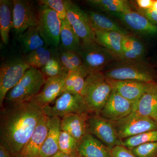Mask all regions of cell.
<instances>
[{
	"label": "cell",
	"mask_w": 157,
	"mask_h": 157,
	"mask_svg": "<svg viewBox=\"0 0 157 157\" xmlns=\"http://www.w3.org/2000/svg\"><path fill=\"white\" fill-rule=\"evenodd\" d=\"M157 142V129L141 133L122 140V145L130 150L144 144Z\"/></svg>",
	"instance_id": "31"
},
{
	"label": "cell",
	"mask_w": 157,
	"mask_h": 157,
	"mask_svg": "<svg viewBox=\"0 0 157 157\" xmlns=\"http://www.w3.org/2000/svg\"><path fill=\"white\" fill-rule=\"evenodd\" d=\"M86 78V77L81 70L68 72L65 78L63 93H70L82 96Z\"/></svg>",
	"instance_id": "29"
},
{
	"label": "cell",
	"mask_w": 157,
	"mask_h": 157,
	"mask_svg": "<svg viewBox=\"0 0 157 157\" xmlns=\"http://www.w3.org/2000/svg\"><path fill=\"white\" fill-rule=\"evenodd\" d=\"M48 117L42 116L26 145L18 157H40V153L48 132Z\"/></svg>",
	"instance_id": "16"
},
{
	"label": "cell",
	"mask_w": 157,
	"mask_h": 157,
	"mask_svg": "<svg viewBox=\"0 0 157 157\" xmlns=\"http://www.w3.org/2000/svg\"><path fill=\"white\" fill-rule=\"evenodd\" d=\"M86 124L88 133L94 135L110 149L118 145H122V140L119 138L112 121L100 115H95L88 117Z\"/></svg>",
	"instance_id": "11"
},
{
	"label": "cell",
	"mask_w": 157,
	"mask_h": 157,
	"mask_svg": "<svg viewBox=\"0 0 157 157\" xmlns=\"http://www.w3.org/2000/svg\"><path fill=\"white\" fill-rule=\"evenodd\" d=\"M137 12L142 14L155 25H157V11L152 9H142L137 8Z\"/></svg>",
	"instance_id": "38"
},
{
	"label": "cell",
	"mask_w": 157,
	"mask_h": 157,
	"mask_svg": "<svg viewBox=\"0 0 157 157\" xmlns=\"http://www.w3.org/2000/svg\"><path fill=\"white\" fill-rule=\"evenodd\" d=\"M55 48L45 45L23 57L30 67L40 70L50 60Z\"/></svg>",
	"instance_id": "27"
},
{
	"label": "cell",
	"mask_w": 157,
	"mask_h": 157,
	"mask_svg": "<svg viewBox=\"0 0 157 157\" xmlns=\"http://www.w3.org/2000/svg\"><path fill=\"white\" fill-rule=\"evenodd\" d=\"M43 114L48 117L62 118L71 113L88 112L81 95L64 92L56 100L52 106L47 105L42 108Z\"/></svg>",
	"instance_id": "9"
},
{
	"label": "cell",
	"mask_w": 157,
	"mask_h": 157,
	"mask_svg": "<svg viewBox=\"0 0 157 157\" xmlns=\"http://www.w3.org/2000/svg\"><path fill=\"white\" fill-rule=\"evenodd\" d=\"M133 112L152 119L157 112V83L152 82L141 98L134 104Z\"/></svg>",
	"instance_id": "22"
},
{
	"label": "cell",
	"mask_w": 157,
	"mask_h": 157,
	"mask_svg": "<svg viewBox=\"0 0 157 157\" xmlns=\"http://www.w3.org/2000/svg\"><path fill=\"white\" fill-rule=\"evenodd\" d=\"M151 9H152L154 11H157V1H154V2Z\"/></svg>",
	"instance_id": "43"
},
{
	"label": "cell",
	"mask_w": 157,
	"mask_h": 157,
	"mask_svg": "<svg viewBox=\"0 0 157 157\" xmlns=\"http://www.w3.org/2000/svg\"><path fill=\"white\" fill-rule=\"evenodd\" d=\"M40 70L47 78L68 73L62 64L58 48H55L50 60Z\"/></svg>",
	"instance_id": "30"
},
{
	"label": "cell",
	"mask_w": 157,
	"mask_h": 157,
	"mask_svg": "<svg viewBox=\"0 0 157 157\" xmlns=\"http://www.w3.org/2000/svg\"><path fill=\"white\" fill-rule=\"evenodd\" d=\"M78 152L81 157H112L111 150L89 133L78 142Z\"/></svg>",
	"instance_id": "19"
},
{
	"label": "cell",
	"mask_w": 157,
	"mask_h": 157,
	"mask_svg": "<svg viewBox=\"0 0 157 157\" xmlns=\"http://www.w3.org/2000/svg\"><path fill=\"white\" fill-rule=\"evenodd\" d=\"M59 56L62 64L66 71L68 72L70 71H76L70 61L68 51L66 50L60 45L58 48Z\"/></svg>",
	"instance_id": "36"
},
{
	"label": "cell",
	"mask_w": 157,
	"mask_h": 157,
	"mask_svg": "<svg viewBox=\"0 0 157 157\" xmlns=\"http://www.w3.org/2000/svg\"><path fill=\"white\" fill-rule=\"evenodd\" d=\"M112 121L119 138L122 140L157 129V123L153 119L135 112L118 120Z\"/></svg>",
	"instance_id": "7"
},
{
	"label": "cell",
	"mask_w": 157,
	"mask_h": 157,
	"mask_svg": "<svg viewBox=\"0 0 157 157\" xmlns=\"http://www.w3.org/2000/svg\"><path fill=\"white\" fill-rule=\"evenodd\" d=\"M18 38L22 52L25 55L45 45L39 34L38 25L29 28Z\"/></svg>",
	"instance_id": "25"
},
{
	"label": "cell",
	"mask_w": 157,
	"mask_h": 157,
	"mask_svg": "<svg viewBox=\"0 0 157 157\" xmlns=\"http://www.w3.org/2000/svg\"><path fill=\"white\" fill-rule=\"evenodd\" d=\"M77 52L82 59L81 71L86 77L90 74L100 72L105 66L117 58L95 42L81 43Z\"/></svg>",
	"instance_id": "4"
},
{
	"label": "cell",
	"mask_w": 157,
	"mask_h": 157,
	"mask_svg": "<svg viewBox=\"0 0 157 157\" xmlns=\"http://www.w3.org/2000/svg\"><path fill=\"white\" fill-rule=\"evenodd\" d=\"M2 107L1 144L11 156L18 157L44 115L42 108L32 100Z\"/></svg>",
	"instance_id": "1"
},
{
	"label": "cell",
	"mask_w": 157,
	"mask_h": 157,
	"mask_svg": "<svg viewBox=\"0 0 157 157\" xmlns=\"http://www.w3.org/2000/svg\"><path fill=\"white\" fill-rule=\"evenodd\" d=\"M65 3L67 19L79 37L81 43L95 42L94 30L86 12L72 1L65 0Z\"/></svg>",
	"instance_id": "10"
},
{
	"label": "cell",
	"mask_w": 157,
	"mask_h": 157,
	"mask_svg": "<svg viewBox=\"0 0 157 157\" xmlns=\"http://www.w3.org/2000/svg\"><path fill=\"white\" fill-rule=\"evenodd\" d=\"M46 79L41 70L30 68L19 82L8 92L4 102L12 105L30 101L41 91Z\"/></svg>",
	"instance_id": "3"
},
{
	"label": "cell",
	"mask_w": 157,
	"mask_h": 157,
	"mask_svg": "<svg viewBox=\"0 0 157 157\" xmlns=\"http://www.w3.org/2000/svg\"><path fill=\"white\" fill-rule=\"evenodd\" d=\"M75 157H81L80 155H79V154H78V153H77V154L76 155H75Z\"/></svg>",
	"instance_id": "45"
},
{
	"label": "cell",
	"mask_w": 157,
	"mask_h": 157,
	"mask_svg": "<svg viewBox=\"0 0 157 157\" xmlns=\"http://www.w3.org/2000/svg\"><path fill=\"white\" fill-rule=\"evenodd\" d=\"M133 109L134 104L113 89L99 115L108 120L117 121L129 115L133 112Z\"/></svg>",
	"instance_id": "13"
},
{
	"label": "cell",
	"mask_w": 157,
	"mask_h": 157,
	"mask_svg": "<svg viewBox=\"0 0 157 157\" xmlns=\"http://www.w3.org/2000/svg\"><path fill=\"white\" fill-rule=\"evenodd\" d=\"M78 152H77L73 155H67L61 151H59L56 154L54 155L51 157H75V155Z\"/></svg>",
	"instance_id": "42"
},
{
	"label": "cell",
	"mask_w": 157,
	"mask_h": 157,
	"mask_svg": "<svg viewBox=\"0 0 157 157\" xmlns=\"http://www.w3.org/2000/svg\"><path fill=\"white\" fill-rule=\"evenodd\" d=\"M0 157H12L7 149L0 144Z\"/></svg>",
	"instance_id": "41"
},
{
	"label": "cell",
	"mask_w": 157,
	"mask_h": 157,
	"mask_svg": "<svg viewBox=\"0 0 157 157\" xmlns=\"http://www.w3.org/2000/svg\"><path fill=\"white\" fill-rule=\"evenodd\" d=\"M60 45L66 50L77 52L81 42L70 23L66 19L61 20Z\"/></svg>",
	"instance_id": "26"
},
{
	"label": "cell",
	"mask_w": 157,
	"mask_h": 157,
	"mask_svg": "<svg viewBox=\"0 0 157 157\" xmlns=\"http://www.w3.org/2000/svg\"><path fill=\"white\" fill-rule=\"evenodd\" d=\"M88 118L86 113H71L65 116L61 120V130L72 135L78 143L88 133Z\"/></svg>",
	"instance_id": "18"
},
{
	"label": "cell",
	"mask_w": 157,
	"mask_h": 157,
	"mask_svg": "<svg viewBox=\"0 0 157 157\" xmlns=\"http://www.w3.org/2000/svg\"><path fill=\"white\" fill-rule=\"evenodd\" d=\"M78 142L67 132L61 131L59 140V151L67 155L78 152Z\"/></svg>",
	"instance_id": "32"
},
{
	"label": "cell",
	"mask_w": 157,
	"mask_h": 157,
	"mask_svg": "<svg viewBox=\"0 0 157 157\" xmlns=\"http://www.w3.org/2000/svg\"><path fill=\"white\" fill-rule=\"evenodd\" d=\"M112 157H137L129 149L123 145H118L111 149Z\"/></svg>",
	"instance_id": "37"
},
{
	"label": "cell",
	"mask_w": 157,
	"mask_h": 157,
	"mask_svg": "<svg viewBox=\"0 0 157 157\" xmlns=\"http://www.w3.org/2000/svg\"></svg>",
	"instance_id": "46"
},
{
	"label": "cell",
	"mask_w": 157,
	"mask_h": 157,
	"mask_svg": "<svg viewBox=\"0 0 157 157\" xmlns=\"http://www.w3.org/2000/svg\"><path fill=\"white\" fill-rule=\"evenodd\" d=\"M109 81L113 89L134 104L141 98L152 83L134 80H116L110 79Z\"/></svg>",
	"instance_id": "17"
},
{
	"label": "cell",
	"mask_w": 157,
	"mask_h": 157,
	"mask_svg": "<svg viewBox=\"0 0 157 157\" xmlns=\"http://www.w3.org/2000/svg\"><path fill=\"white\" fill-rule=\"evenodd\" d=\"M67 73L47 78L41 91L32 100L42 108L56 101L63 93Z\"/></svg>",
	"instance_id": "15"
},
{
	"label": "cell",
	"mask_w": 157,
	"mask_h": 157,
	"mask_svg": "<svg viewBox=\"0 0 157 157\" xmlns=\"http://www.w3.org/2000/svg\"><path fill=\"white\" fill-rule=\"evenodd\" d=\"M86 13L94 31L117 32L124 36L130 35L117 23L104 14L94 11H89Z\"/></svg>",
	"instance_id": "23"
},
{
	"label": "cell",
	"mask_w": 157,
	"mask_h": 157,
	"mask_svg": "<svg viewBox=\"0 0 157 157\" xmlns=\"http://www.w3.org/2000/svg\"><path fill=\"white\" fill-rule=\"evenodd\" d=\"M39 6L38 27L39 34L45 44L57 48L60 45L61 20L56 12L47 6Z\"/></svg>",
	"instance_id": "6"
},
{
	"label": "cell",
	"mask_w": 157,
	"mask_h": 157,
	"mask_svg": "<svg viewBox=\"0 0 157 157\" xmlns=\"http://www.w3.org/2000/svg\"><path fill=\"white\" fill-rule=\"evenodd\" d=\"M154 2L153 0H137L136 3L139 9H151Z\"/></svg>",
	"instance_id": "40"
},
{
	"label": "cell",
	"mask_w": 157,
	"mask_h": 157,
	"mask_svg": "<svg viewBox=\"0 0 157 157\" xmlns=\"http://www.w3.org/2000/svg\"><path fill=\"white\" fill-rule=\"evenodd\" d=\"M13 1H0V33L2 41L5 45L9 43V34L13 29Z\"/></svg>",
	"instance_id": "24"
},
{
	"label": "cell",
	"mask_w": 157,
	"mask_h": 157,
	"mask_svg": "<svg viewBox=\"0 0 157 157\" xmlns=\"http://www.w3.org/2000/svg\"><path fill=\"white\" fill-rule=\"evenodd\" d=\"M109 79L116 80H134L151 83L153 78L146 69L137 65H124L116 67L104 73Z\"/></svg>",
	"instance_id": "14"
},
{
	"label": "cell",
	"mask_w": 157,
	"mask_h": 157,
	"mask_svg": "<svg viewBox=\"0 0 157 157\" xmlns=\"http://www.w3.org/2000/svg\"><path fill=\"white\" fill-rule=\"evenodd\" d=\"M107 13L118 20L129 29L137 34L148 36L157 35V25L137 11L132 10L124 13Z\"/></svg>",
	"instance_id": "12"
},
{
	"label": "cell",
	"mask_w": 157,
	"mask_h": 157,
	"mask_svg": "<svg viewBox=\"0 0 157 157\" xmlns=\"http://www.w3.org/2000/svg\"><path fill=\"white\" fill-rule=\"evenodd\" d=\"M123 42L131 48L133 52L137 54L140 59H142L145 54V49L142 42L137 38L132 36H124Z\"/></svg>",
	"instance_id": "35"
},
{
	"label": "cell",
	"mask_w": 157,
	"mask_h": 157,
	"mask_svg": "<svg viewBox=\"0 0 157 157\" xmlns=\"http://www.w3.org/2000/svg\"><path fill=\"white\" fill-rule=\"evenodd\" d=\"M30 67L23 57L14 56L2 62L0 67V106L8 92L19 82Z\"/></svg>",
	"instance_id": "5"
},
{
	"label": "cell",
	"mask_w": 157,
	"mask_h": 157,
	"mask_svg": "<svg viewBox=\"0 0 157 157\" xmlns=\"http://www.w3.org/2000/svg\"><path fill=\"white\" fill-rule=\"evenodd\" d=\"M86 2L107 13H124L132 10L129 2L125 0H88Z\"/></svg>",
	"instance_id": "28"
},
{
	"label": "cell",
	"mask_w": 157,
	"mask_h": 157,
	"mask_svg": "<svg viewBox=\"0 0 157 157\" xmlns=\"http://www.w3.org/2000/svg\"><path fill=\"white\" fill-rule=\"evenodd\" d=\"M113 90L109 79L102 72L86 77L82 96L87 112L99 115Z\"/></svg>",
	"instance_id": "2"
},
{
	"label": "cell",
	"mask_w": 157,
	"mask_h": 157,
	"mask_svg": "<svg viewBox=\"0 0 157 157\" xmlns=\"http://www.w3.org/2000/svg\"><path fill=\"white\" fill-rule=\"evenodd\" d=\"M152 119L157 123V112L155 114L154 116L153 117H152Z\"/></svg>",
	"instance_id": "44"
},
{
	"label": "cell",
	"mask_w": 157,
	"mask_h": 157,
	"mask_svg": "<svg viewBox=\"0 0 157 157\" xmlns=\"http://www.w3.org/2000/svg\"><path fill=\"white\" fill-rule=\"evenodd\" d=\"M61 120L58 117H48V132L40 153V157H51L58 152Z\"/></svg>",
	"instance_id": "20"
},
{
	"label": "cell",
	"mask_w": 157,
	"mask_h": 157,
	"mask_svg": "<svg viewBox=\"0 0 157 157\" xmlns=\"http://www.w3.org/2000/svg\"><path fill=\"white\" fill-rule=\"evenodd\" d=\"M132 151L137 157H157V142L141 144Z\"/></svg>",
	"instance_id": "34"
},
{
	"label": "cell",
	"mask_w": 157,
	"mask_h": 157,
	"mask_svg": "<svg viewBox=\"0 0 157 157\" xmlns=\"http://www.w3.org/2000/svg\"><path fill=\"white\" fill-rule=\"evenodd\" d=\"M13 29L16 37H18L27 30L38 25L39 6L33 1L13 0Z\"/></svg>",
	"instance_id": "8"
},
{
	"label": "cell",
	"mask_w": 157,
	"mask_h": 157,
	"mask_svg": "<svg viewBox=\"0 0 157 157\" xmlns=\"http://www.w3.org/2000/svg\"><path fill=\"white\" fill-rule=\"evenodd\" d=\"M38 5H44L49 7L55 11L60 19H67V11L65 1L63 0H39Z\"/></svg>",
	"instance_id": "33"
},
{
	"label": "cell",
	"mask_w": 157,
	"mask_h": 157,
	"mask_svg": "<svg viewBox=\"0 0 157 157\" xmlns=\"http://www.w3.org/2000/svg\"><path fill=\"white\" fill-rule=\"evenodd\" d=\"M70 61L76 70H81L82 61L81 56L78 52L68 51Z\"/></svg>",
	"instance_id": "39"
},
{
	"label": "cell",
	"mask_w": 157,
	"mask_h": 157,
	"mask_svg": "<svg viewBox=\"0 0 157 157\" xmlns=\"http://www.w3.org/2000/svg\"><path fill=\"white\" fill-rule=\"evenodd\" d=\"M95 42L117 58H122V42L124 35L115 32L94 31Z\"/></svg>",
	"instance_id": "21"
}]
</instances>
